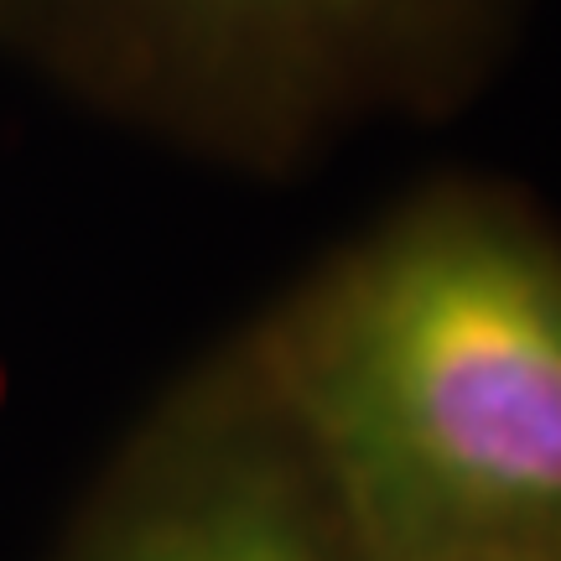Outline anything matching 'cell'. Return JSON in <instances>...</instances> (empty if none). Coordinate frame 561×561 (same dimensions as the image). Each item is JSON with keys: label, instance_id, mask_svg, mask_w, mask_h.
I'll list each match as a JSON object with an SVG mask.
<instances>
[{"label": "cell", "instance_id": "obj_1", "mask_svg": "<svg viewBox=\"0 0 561 561\" xmlns=\"http://www.w3.org/2000/svg\"><path fill=\"white\" fill-rule=\"evenodd\" d=\"M224 343L369 561L561 557V219L530 187L426 172Z\"/></svg>", "mask_w": 561, "mask_h": 561}, {"label": "cell", "instance_id": "obj_2", "mask_svg": "<svg viewBox=\"0 0 561 561\" xmlns=\"http://www.w3.org/2000/svg\"><path fill=\"white\" fill-rule=\"evenodd\" d=\"M536 0H0L53 94L234 178L286 182L375 130L447 125L520 58Z\"/></svg>", "mask_w": 561, "mask_h": 561}, {"label": "cell", "instance_id": "obj_3", "mask_svg": "<svg viewBox=\"0 0 561 561\" xmlns=\"http://www.w3.org/2000/svg\"><path fill=\"white\" fill-rule=\"evenodd\" d=\"M47 561H369L307 479L234 348L193 359L136 416Z\"/></svg>", "mask_w": 561, "mask_h": 561}, {"label": "cell", "instance_id": "obj_4", "mask_svg": "<svg viewBox=\"0 0 561 561\" xmlns=\"http://www.w3.org/2000/svg\"><path fill=\"white\" fill-rule=\"evenodd\" d=\"M551 561H561V557H551Z\"/></svg>", "mask_w": 561, "mask_h": 561}]
</instances>
